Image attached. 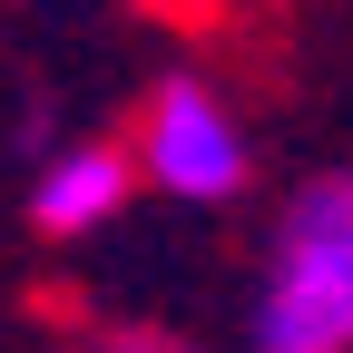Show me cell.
<instances>
[{"label":"cell","mask_w":353,"mask_h":353,"mask_svg":"<svg viewBox=\"0 0 353 353\" xmlns=\"http://www.w3.org/2000/svg\"><path fill=\"white\" fill-rule=\"evenodd\" d=\"M255 353H353V176H314L275 216Z\"/></svg>","instance_id":"6da1fadb"},{"label":"cell","mask_w":353,"mask_h":353,"mask_svg":"<svg viewBox=\"0 0 353 353\" xmlns=\"http://www.w3.org/2000/svg\"><path fill=\"white\" fill-rule=\"evenodd\" d=\"M128 167H138L157 196H176V206H226L255 176V138H245V118L226 108L216 79H157L148 108H138Z\"/></svg>","instance_id":"7a4b0ae2"},{"label":"cell","mask_w":353,"mask_h":353,"mask_svg":"<svg viewBox=\"0 0 353 353\" xmlns=\"http://www.w3.org/2000/svg\"><path fill=\"white\" fill-rule=\"evenodd\" d=\"M128 196H138V167H128V148L79 138V148H59L50 167L30 176V226H39V236H59V245H79V236L118 226Z\"/></svg>","instance_id":"3957f363"},{"label":"cell","mask_w":353,"mask_h":353,"mask_svg":"<svg viewBox=\"0 0 353 353\" xmlns=\"http://www.w3.org/2000/svg\"><path fill=\"white\" fill-rule=\"evenodd\" d=\"M99 353H206V343H187V334H167V324H118Z\"/></svg>","instance_id":"277c9868"}]
</instances>
